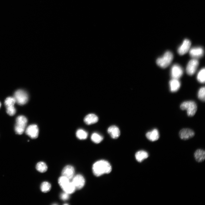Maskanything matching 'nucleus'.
I'll return each mask as SVG.
<instances>
[{"label":"nucleus","mask_w":205,"mask_h":205,"mask_svg":"<svg viewBox=\"0 0 205 205\" xmlns=\"http://www.w3.org/2000/svg\"><path fill=\"white\" fill-rule=\"evenodd\" d=\"M36 169L40 172L44 173L47 170L48 167L46 164L44 162L40 161L37 164Z\"/></svg>","instance_id":"nucleus-21"},{"label":"nucleus","mask_w":205,"mask_h":205,"mask_svg":"<svg viewBox=\"0 0 205 205\" xmlns=\"http://www.w3.org/2000/svg\"><path fill=\"white\" fill-rule=\"evenodd\" d=\"M170 89L171 92H175L180 88L181 84L179 81L177 79H173L169 82Z\"/></svg>","instance_id":"nucleus-18"},{"label":"nucleus","mask_w":205,"mask_h":205,"mask_svg":"<svg viewBox=\"0 0 205 205\" xmlns=\"http://www.w3.org/2000/svg\"><path fill=\"white\" fill-rule=\"evenodd\" d=\"M191 44V42L189 40H184L182 44L178 49V54L180 55H183L186 53L188 51Z\"/></svg>","instance_id":"nucleus-12"},{"label":"nucleus","mask_w":205,"mask_h":205,"mask_svg":"<svg viewBox=\"0 0 205 205\" xmlns=\"http://www.w3.org/2000/svg\"><path fill=\"white\" fill-rule=\"evenodd\" d=\"M107 132L110 136L113 139L117 138L120 135V132L119 128L115 125L109 127Z\"/></svg>","instance_id":"nucleus-15"},{"label":"nucleus","mask_w":205,"mask_h":205,"mask_svg":"<svg viewBox=\"0 0 205 205\" xmlns=\"http://www.w3.org/2000/svg\"><path fill=\"white\" fill-rule=\"evenodd\" d=\"M76 134L77 138L80 140L85 139L88 136L87 132L82 129H79L77 130Z\"/></svg>","instance_id":"nucleus-22"},{"label":"nucleus","mask_w":205,"mask_h":205,"mask_svg":"<svg viewBox=\"0 0 205 205\" xmlns=\"http://www.w3.org/2000/svg\"><path fill=\"white\" fill-rule=\"evenodd\" d=\"M145 136L148 140L152 142L157 140L159 138V131L156 128L147 132Z\"/></svg>","instance_id":"nucleus-13"},{"label":"nucleus","mask_w":205,"mask_h":205,"mask_svg":"<svg viewBox=\"0 0 205 205\" xmlns=\"http://www.w3.org/2000/svg\"><path fill=\"white\" fill-rule=\"evenodd\" d=\"M60 197L62 200H66L69 198V194L64 192L60 194Z\"/></svg>","instance_id":"nucleus-30"},{"label":"nucleus","mask_w":205,"mask_h":205,"mask_svg":"<svg viewBox=\"0 0 205 205\" xmlns=\"http://www.w3.org/2000/svg\"><path fill=\"white\" fill-rule=\"evenodd\" d=\"M1 103L0 102V107H1Z\"/></svg>","instance_id":"nucleus-31"},{"label":"nucleus","mask_w":205,"mask_h":205,"mask_svg":"<svg viewBox=\"0 0 205 205\" xmlns=\"http://www.w3.org/2000/svg\"><path fill=\"white\" fill-rule=\"evenodd\" d=\"M51 185L48 182L45 181L42 183L40 186L41 191L44 192H47L50 191L51 188Z\"/></svg>","instance_id":"nucleus-24"},{"label":"nucleus","mask_w":205,"mask_h":205,"mask_svg":"<svg viewBox=\"0 0 205 205\" xmlns=\"http://www.w3.org/2000/svg\"><path fill=\"white\" fill-rule=\"evenodd\" d=\"M92 141L95 143L98 144L101 142L103 140V137L98 133H93L91 136Z\"/></svg>","instance_id":"nucleus-23"},{"label":"nucleus","mask_w":205,"mask_h":205,"mask_svg":"<svg viewBox=\"0 0 205 205\" xmlns=\"http://www.w3.org/2000/svg\"><path fill=\"white\" fill-rule=\"evenodd\" d=\"M204 53V50L201 47H194L192 48L189 51V54L191 57L194 58H198L202 57Z\"/></svg>","instance_id":"nucleus-14"},{"label":"nucleus","mask_w":205,"mask_h":205,"mask_svg":"<svg viewBox=\"0 0 205 205\" xmlns=\"http://www.w3.org/2000/svg\"><path fill=\"white\" fill-rule=\"evenodd\" d=\"M173 58V55L169 51L166 52L162 57L157 58L156 61L157 64L160 67L165 68L170 64Z\"/></svg>","instance_id":"nucleus-3"},{"label":"nucleus","mask_w":205,"mask_h":205,"mask_svg":"<svg viewBox=\"0 0 205 205\" xmlns=\"http://www.w3.org/2000/svg\"><path fill=\"white\" fill-rule=\"evenodd\" d=\"M198 99L203 102L205 100V89L204 87H202L200 89L198 93Z\"/></svg>","instance_id":"nucleus-28"},{"label":"nucleus","mask_w":205,"mask_h":205,"mask_svg":"<svg viewBox=\"0 0 205 205\" xmlns=\"http://www.w3.org/2000/svg\"><path fill=\"white\" fill-rule=\"evenodd\" d=\"M69 180L66 177L62 176L59 178L58 182L60 186L62 188L70 182Z\"/></svg>","instance_id":"nucleus-27"},{"label":"nucleus","mask_w":205,"mask_h":205,"mask_svg":"<svg viewBox=\"0 0 205 205\" xmlns=\"http://www.w3.org/2000/svg\"><path fill=\"white\" fill-rule=\"evenodd\" d=\"M112 167L110 163L105 160L98 161L94 163L92 171L94 174L97 177L110 172Z\"/></svg>","instance_id":"nucleus-1"},{"label":"nucleus","mask_w":205,"mask_h":205,"mask_svg":"<svg viewBox=\"0 0 205 205\" xmlns=\"http://www.w3.org/2000/svg\"><path fill=\"white\" fill-rule=\"evenodd\" d=\"M179 135L181 139L186 140L193 138L195 135V133L190 129L184 128L179 131Z\"/></svg>","instance_id":"nucleus-7"},{"label":"nucleus","mask_w":205,"mask_h":205,"mask_svg":"<svg viewBox=\"0 0 205 205\" xmlns=\"http://www.w3.org/2000/svg\"><path fill=\"white\" fill-rule=\"evenodd\" d=\"M25 133L32 139L37 138L39 134V129L37 126L35 124L29 125L26 128Z\"/></svg>","instance_id":"nucleus-8"},{"label":"nucleus","mask_w":205,"mask_h":205,"mask_svg":"<svg viewBox=\"0 0 205 205\" xmlns=\"http://www.w3.org/2000/svg\"><path fill=\"white\" fill-rule=\"evenodd\" d=\"M98 120L97 116L94 114H90L84 118V121L85 124L91 125L97 122Z\"/></svg>","instance_id":"nucleus-16"},{"label":"nucleus","mask_w":205,"mask_h":205,"mask_svg":"<svg viewBox=\"0 0 205 205\" xmlns=\"http://www.w3.org/2000/svg\"><path fill=\"white\" fill-rule=\"evenodd\" d=\"M183 73V69L179 65L175 64L172 66L171 74L173 79H178L182 76Z\"/></svg>","instance_id":"nucleus-10"},{"label":"nucleus","mask_w":205,"mask_h":205,"mask_svg":"<svg viewBox=\"0 0 205 205\" xmlns=\"http://www.w3.org/2000/svg\"><path fill=\"white\" fill-rule=\"evenodd\" d=\"M6 108L7 114L10 116H13L15 114L16 110L14 106H9Z\"/></svg>","instance_id":"nucleus-29"},{"label":"nucleus","mask_w":205,"mask_h":205,"mask_svg":"<svg viewBox=\"0 0 205 205\" xmlns=\"http://www.w3.org/2000/svg\"><path fill=\"white\" fill-rule=\"evenodd\" d=\"M148 154L146 151L140 150L137 152L135 155L136 160L139 162H141L148 157Z\"/></svg>","instance_id":"nucleus-19"},{"label":"nucleus","mask_w":205,"mask_h":205,"mask_svg":"<svg viewBox=\"0 0 205 205\" xmlns=\"http://www.w3.org/2000/svg\"><path fill=\"white\" fill-rule=\"evenodd\" d=\"M194 156L197 162H202L204 161L205 159V151L202 149H197L194 152Z\"/></svg>","instance_id":"nucleus-17"},{"label":"nucleus","mask_w":205,"mask_h":205,"mask_svg":"<svg viewBox=\"0 0 205 205\" xmlns=\"http://www.w3.org/2000/svg\"><path fill=\"white\" fill-rule=\"evenodd\" d=\"M205 68H203L201 69L198 74L197 79L200 83H204L205 82Z\"/></svg>","instance_id":"nucleus-25"},{"label":"nucleus","mask_w":205,"mask_h":205,"mask_svg":"<svg viewBox=\"0 0 205 205\" xmlns=\"http://www.w3.org/2000/svg\"><path fill=\"white\" fill-rule=\"evenodd\" d=\"M16 122L15 131L17 134L21 135L25 130L27 123V119L24 116H19L17 118Z\"/></svg>","instance_id":"nucleus-4"},{"label":"nucleus","mask_w":205,"mask_h":205,"mask_svg":"<svg viewBox=\"0 0 205 205\" xmlns=\"http://www.w3.org/2000/svg\"><path fill=\"white\" fill-rule=\"evenodd\" d=\"M15 102V100L14 97H8L5 99L4 104L6 108H7L14 106Z\"/></svg>","instance_id":"nucleus-26"},{"label":"nucleus","mask_w":205,"mask_h":205,"mask_svg":"<svg viewBox=\"0 0 205 205\" xmlns=\"http://www.w3.org/2000/svg\"><path fill=\"white\" fill-rule=\"evenodd\" d=\"M180 108L182 110H186L187 115L189 117L194 116L197 110L196 103L192 101H186L183 102L180 105Z\"/></svg>","instance_id":"nucleus-2"},{"label":"nucleus","mask_w":205,"mask_h":205,"mask_svg":"<svg viewBox=\"0 0 205 205\" xmlns=\"http://www.w3.org/2000/svg\"><path fill=\"white\" fill-rule=\"evenodd\" d=\"M199 64L198 61L193 59L190 60L187 65L186 71L189 75H193L195 72Z\"/></svg>","instance_id":"nucleus-9"},{"label":"nucleus","mask_w":205,"mask_h":205,"mask_svg":"<svg viewBox=\"0 0 205 205\" xmlns=\"http://www.w3.org/2000/svg\"><path fill=\"white\" fill-rule=\"evenodd\" d=\"M62 188L64 192L69 194L73 193L76 189L73 184L70 181Z\"/></svg>","instance_id":"nucleus-20"},{"label":"nucleus","mask_w":205,"mask_h":205,"mask_svg":"<svg viewBox=\"0 0 205 205\" xmlns=\"http://www.w3.org/2000/svg\"><path fill=\"white\" fill-rule=\"evenodd\" d=\"M71 182L76 189H80L84 186L85 181L83 176L80 174H77L74 176L71 179Z\"/></svg>","instance_id":"nucleus-6"},{"label":"nucleus","mask_w":205,"mask_h":205,"mask_svg":"<svg viewBox=\"0 0 205 205\" xmlns=\"http://www.w3.org/2000/svg\"><path fill=\"white\" fill-rule=\"evenodd\" d=\"M13 97L16 102L20 105H23L26 103L28 99L27 93L22 89L16 91L14 93Z\"/></svg>","instance_id":"nucleus-5"},{"label":"nucleus","mask_w":205,"mask_h":205,"mask_svg":"<svg viewBox=\"0 0 205 205\" xmlns=\"http://www.w3.org/2000/svg\"><path fill=\"white\" fill-rule=\"evenodd\" d=\"M74 173V168L71 165H67L65 167L62 172V176L66 177L69 180L73 178Z\"/></svg>","instance_id":"nucleus-11"}]
</instances>
